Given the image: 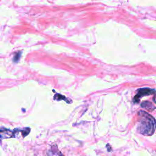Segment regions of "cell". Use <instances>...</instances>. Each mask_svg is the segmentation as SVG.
<instances>
[{"mask_svg": "<svg viewBox=\"0 0 156 156\" xmlns=\"http://www.w3.org/2000/svg\"><path fill=\"white\" fill-rule=\"evenodd\" d=\"M20 55V54H19H19H17L14 57V61H15V62H17V61H18V60H19V59Z\"/></svg>", "mask_w": 156, "mask_h": 156, "instance_id": "obj_5", "label": "cell"}, {"mask_svg": "<svg viewBox=\"0 0 156 156\" xmlns=\"http://www.w3.org/2000/svg\"><path fill=\"white\" fill-rule=\"evenodd\" d=\"M156 91L154 89H149V88H143L138 90V93L134 98V103H138L140 101V99L143 97L149 96L151 95H155Z\"/></svg>", "mask_w": 156, "mask_h": 156, "instance_id": "obj_2", "label": "cell"}, {"mask_svg": "<svg viewBox=\"0 0 156 156\" xmlns=\"http://www.w3.org/2000/svg\"><path fill=\"white\" fill-rule=\"evenodd\" d=\"M138 132L144 135H152L156 129V120L144 111L138 112Z\"/></svg>", "mask_w": 156, "mask_h": 156, "instance_id": "obj_1", "label": "cell"}, {"mask_svg": "<svg viewBox=\"0 0 156 156\" xmlns=\"http://www.w3.org/2000/svg\"><path fill=\"white\" fill-rule=\"evenodd\" d=\"M54 99L55 100H60V99H62V100H66V101L67 102V103H68V101H66V100H68L65 97H63V96H62L61 95H58V94H56V96L54 97Z\"/></svg>", "mask_w": 156, "mask_h": 156, "instance_id": "obj_4", "label": "cell"}, {"mask_svg": "<svg viewBox=\"0 0 156 156\" xmlns=\"http://www.w3.org/2000/svg\"><path fill=\"white\" fill-rule=\"evenodd\" d=\"M153 101H154V102L156 104V93L154 95V98H153Z\"/></svg>", "mask_w": 156, "mask_h": 156, "instance_id": "obj_6", "label": "cell"}, {"mask_svg": "<svg viewBox=\"0 0 156 156\" xmlns=\"http://www.w3.org/2000/svg\"><path fill=\"white\" fill-rule=\"evenodd\" d=\"M141 107H143L146 110H150V111H152L154 109H155V107L154 106V105L151 103L148 102V101L143 102L141 104Z\"/></svg>", "mask_w": 156, "mask_h": 156, "instance_id": "obj_3", "label": "cell"}]
</instances>
